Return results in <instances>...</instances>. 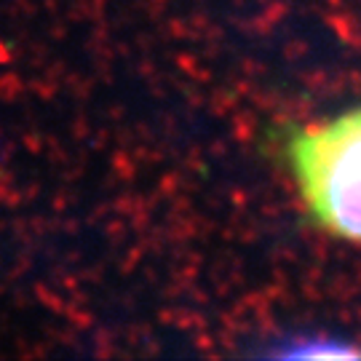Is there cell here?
I'll return each instance as SVG.
<instances>
[{
  "label": "cell",
  "mask_w": 361,
  "mask_h": 361,
  "mask_svg": "<svg viewBox=\"0 0 361 361\" xmlns=\"http://www.w3.org/2000/svg\"><path fill=\"white\" fill-rule=\"evenodd\" d=\"M302 201L324 231L361 241V107L289 137Z\"/></svg>",
  "instance_id": "obj_1"
}]
</instances>
